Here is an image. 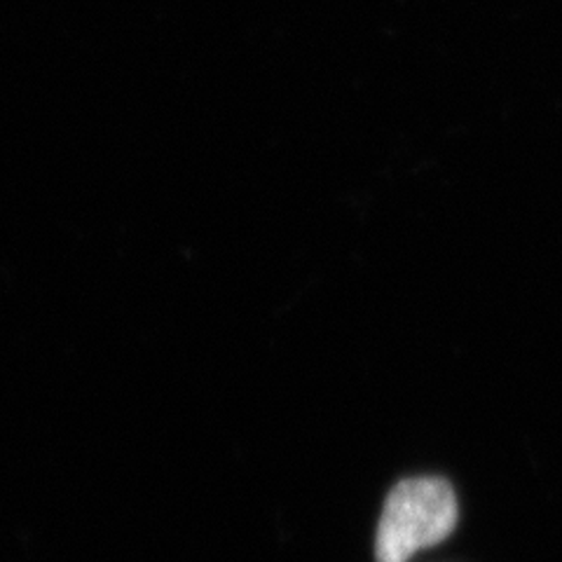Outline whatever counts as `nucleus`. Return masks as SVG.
Wrapping results in <instances>:
<instances>
[{"label": "nucleus", "mask_w": 562, "mask_h": 562, "mask_svg": "<svg viewBox=\"0 0 562 562\" xmlns=\"http://www.w3.org/2000/svg\"><path fill=\"white\" fill-rule=\"evenodd\" d=\"M457 497L443 479H408L386 495L378 535V562H408L417 551L448 539L457 525Z\"/></svg>", "instance_id": "nucleus-1"}]
</instances>
